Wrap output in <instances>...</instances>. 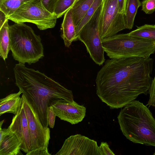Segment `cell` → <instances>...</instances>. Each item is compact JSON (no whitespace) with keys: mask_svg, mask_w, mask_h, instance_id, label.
<instances>
[{"mask_svg":"<svg viewBox=\"0 0 155 155\" xmlns=\"http://www.w3.org/2000/svg\"><path fill=\"white\" fill-rule=\"evenodd\" d=\"M61 27V36L65 46L69 48L73 41H74L76 35V27L73 20L71 8L64 15Z\"/></svg>","mask_w":155,"mask_h":155,"instance_id":"5bb4252c","label":"cell"},{"mask_svg":"<svg viewBox=\"0 0 155 155\" xmlns=\"http://www.w3.org/2000/svg\"><path fill=\"white\" fill-rule=\"evenodd\" d=\"M104 52L110 59L147 57L155 53V43L129 33L116 35L102 40Z\"/></svg>","mask_w":155,"mask_h":155,"instance_id":"5b68a950","label":"cell"},{"mask_svg":"<svg viewBox=\"0 0 155 155\" xmlns=\"http://www.w3.org/2000/svg\"><path fill=\"white\" fill-rule=\"evenodd\" d=\"M103 1V0H94L92 5L76 28V35L74 41L77 40L78 36L80 31L91 18L98 8L102 4Z\"/></svg>","mask_w":155,"mask_h":155,"instance_id":"44dd1931","label":"cell"},{"mask_svg":"<svg viewBox=\"0 0 155 155\" xmlns=\"http://www.w3.org/2000/svg\"><path fill=\"white\" fill-rule=\"evenodd\" d=\"M117 119L127 139L134 143L155 147V119L143 103L135 100L124 107Z\"/></svg>","mask_w":155,"mask_h":155,"instance_id":"3957f363","label":"cell"},{"mask_svg":"<svg viewBox=\"0 0 155 155\" xmlns=\"http://www.w3.org/2000/svg\"><path fill=\"white\" fill-rule=\"evenodd\" d=\"M9 34L12 56L19 63L31 64L44 57L41 39L30 26L15 23L9 25Z\"/></svg>","mask_w":155,"mask_h":155,"instance_id":"277c9868","label":"cell"},{"mask_svg":"<svg viewBox=\"0 0 155 155\" xmlns=\"http://www.w3.org/2000/svg\"><path fill=\"white\" fill-rule=\"evenodd\" d=\"M141 5L140 0H128L125 14L127 29H131L133 27L138 9Z\"/></svg>","mask_w":155,"mask_h":155,"instance_id":"ac0fdd59","label":"cell"},{"mask_svg":"<svg viewBox=\"0 0 155 155\" xmlns=\"http://www.w3.org/2000/svg\"><path fill=\"white\" fill-rule=\"evenodd\" d=\"M8 18L15 23H32L40 30H44L54 28L57 18L46 8L41 0H31L22 5Z\"/></svg>","mask_w":155,"mask_h":155,"instance_id":"8992f818","label":"cell"},{"mask_svg":"<svg viewBox=\"0 0 155 155\" xmlns=\"http://www.w3.org/2000/svg\"><path fill=\"white\" fill-rule=\"evenodd\" d=\"M51 106L56 116L71 124L81 122L86 115V107L74 101H70L62 99H58L54 100Z\"/></svg>","mask_w":155,"mask_h":155,"instance_id":"8fae6325","label":"cell"},{"mask_svg":"<svg viewBox=\"0 0 155 155\" xmlns=\"http://www.w3.org/2000/svg\"><path fill=\"white\" fill-rule=\"evenodd\" d=\"M94 0H79L71 7L74 22L78 27Z\"/></svg>","mask_w":155,"mask_h":155,"instance_id":"2e32d148","label":"cell"},{"mask_svg":"<svg viewBox=\"0 0 155 155\" xmlns=\"http://www.w3.org/2000/svg\"><path fill=\"white\" fill-rule=\"evenodd\" d=\"M99 147L102 155H115L106 142H101Z\"/></svg>","mask_w":155,"mask_h":155,"instance_id":"4316f807","label":"cell"},{"mask_svg":"<svg viewBox=\"0 0 155 155\" xmlns=\"http://www.w3.org/2000/svg\"><path fill=\"white\" fill-rule=\"evenodd\" d=\"M76 0H59L54 14L57 18L62 17L73 5Z\"/></svg>","mask_w":155,"mask_h":155,"instance_id":"7402d4cb","label":"cell"},{"mask_svg":"<svg viewBox=\"0 0 155 155\" xmlns=\"http://www.w3.org/2000/svg\"><path fill=\"white\" fill-rule=\"evenodd\" d=\"M15 84L37 114L42 125L48 127V107L55 100L73 101V93L38 70L18 63L13 68Z\"/></svg>","mask_w":155,"mask_h":155,"instance_id":"7a4b0ae2","label":"cell"},{"mask_svg":"<svg viewBox=\"0 0 155 155\" xmlns=\"http://www.w3.org/2000/svg\"><path fill=\"white\" fill-rule=\"evenodd\" d=\"M78 0H75V2H74V3H75V2H77V1H78Z\"/></svg>","mask_w":155,"mask_h":155,"instance_id":"f546056e","label":"cell"},{"mask_svg":"<svg viewBox=\"0 0 155 155\" xmlns=\"http://www.w3.org/2000/svg\"><path fill=\"white\" fill-rule=\"evenodd\" d=\"M55 155H102L96 141L79 134L67 138Z\"/></svg>","mask_w":155,"mask_h":155,"instance_id":"30bf717a","label":"cell"},{"mask_svg":"<svg viewBox=\"0 0 155 155\" xmlns=\"http://www.w3.org/2000/svg\"><path fill=\"white\" fill-rule=\"evenodd\" d=\"M142 10L147 14L155 11V0H143L141 2Z\"/></svg>","mask_w":155,"mask_h":155,"instance_id":"603a6c76","label":"cell"},{"mask_svg":"<svg viewBox=\"0 0 155 155\" xmlns=\"http://www.w3.org/2000/svg\"><path fill=\"white\" fill-rule=\"evenodd\" d=\"M22 92L19 90L16 93L11 94L0 100V116L5 113L16 115L22 104V99L20 96Z\"/></svg>","mask_w":155,"mask_h":155,"instance_id":"9a60e30c","label":"cell"},{"mask_svg":"<svg viewBox=\"0 0 155 155\" xmlns=\"http://www.w3.org/2000/svg\"><path fill=\"white\" fill-rule=\"evenodd\" d=\"M8 127L20 142L21 150L26 154L28 153L31 150V143L28 120L23 102L18 112L13 117L12 122Z\"/></svg>","mask_w":155,"mask_h":155,"instance_id":"7c38bea8","label":"cell"},{"mask_svg":"<svg viewBox=\"0 0 155 155\" xmlns=\"http://www.w3.org/2000/svg\"><path fill=\"white\" fill-rule=\"evenodd\" d=\"M153 60L130 57L107 60L98 72L96 94L111 109L122 108L142 94H146L152 80Z\"/></svg>","mask_w":155,"mask_h":155,"instance_id":"6da1fadb","label":"cell"},{"mask_svg":"<svg viewBox=\"0 0 155 155\" xmlns=\"http://www.w3.org/2000/svg\"><path fill=\"white\" fill-rule=\"evenodd\" d=\"M153 155H155V153L153 154Z\"/></svg>","mask_w":155,"mask_h":155,"instance_id":"4dcf8cb0","label":"cell"},{"mask_svg":"<svg viewBox=\"0 0 155 155\" xmlns=\"http://www.w3.org/2000/svg\"><path fill=\"white\" fill-rule=\"evenodd\" d=\"M45 7L49 12L54 14V11L59 0H41Z\"/></svg>","mask_w":155,"mask_h":155,"instance_id":"d4e9b609","label":"cell"},{"mask_svg":"<svg viewBox=\"0 0 155 155\" xmlns=\"http://www.w3.org/2000/svg\"><path fill=\"white\" fill-rule=\"evenodd\" d=\"M21 143L16 136L9 128L0 127V155H17L21 152Z\"/></svg>","mask_w":155,"mask_h":155,"instance_id":"4fadbf2b","label":"cell"},{"mask_svg":"<svg viewBox=\"0 0 155 155\" xmlns=\"http://www.w3.org/2000/svg\"><path fill=\"white\" fill-rule=\"evenodd\" d=\"M125 29V15L119 12L117 0H103L99 22L101 40Z\"/></svg>","mask_w":155,"mask_h":155,"instance_id":"ba28073f","label":"cell"},{"mask_svg":"<svg viewBox=\"0 0 155 155\" xmlns=\"http://www.w3.org/2000/svg\"><path fill=\"white\" fill-rule=\"evenodd\" d=\"M56 116L52 106L48 107L47 110V119L48 125L51 128L54 127Z\"/></svg>","mask_w":155,"mask_h":155,"instance_id":"484cf974","label":"cell"},{"mask_svg":"<svg viewBox=\"0 0 155 155\" xmlns=\"http://www.w3.org/2000/svg\"><path fill=\"white\" fill-rule=\"evenodd\" d=\"M128 0H117L119 12L125 15L126 7Z\"/></svg>","mask_w":155,"mask_h":155,"instance_id":"83f0119b","label":"cell"},{"mask_svg":"<svg viewBox=\"0 0 155 155\" xmlns=\"http://www.w3.org/2000/svg\"><path fill=\"white\" fill-rule=\"evenodd\" d=\"M148 93L149 94V98L147 105L149 106L155 107V75L151 81Z\"/></svg>","mask_w":155,"mask_h":155,"instance_id":"cb8c5ba5","label":"cell"},{"mask_svg":"<svg viewBox=\"0 0 155 155\" xmlns=\"http://www.w3.org/2000/svg\"><path fill=\"white\" fill-rule=\"evenodd\" d=\"M102 5L78 34L77 40L84 43L90 56L97 64L101 65L105 62L104 51L99 29V22Z\"/></svg>","mask_w":155,"mask_h":155,"instance_id":"52a82bcc","label":"cell"},{"mask_svg":"<svg viewBox=\"0 0 155 155\" xmlns=\"http://www.w3.org/2000/svg\"><path fill=\"white\" fill-rule=\"evenodd\" d=\"M9 27L8 20L0 28V56L5 61L10 50Z\"/></svg>","mask_w":155,"mask_h":155,"instance_id":"e0dca14e","label":"cell"},{"mask_svg":"<svg viewBox=\"0 0 155 155\" xmlns=\"http://www.w3.org/2000/svg\"><path fill=\"white\" fill-rule=\"evenodd\" d=\"M8 20V19L7 16L3 12L0 10V28Z\"/></svg>","mask_w":155,"mask_h":155,"instance_id":"f1b7e54d","label":"cell"},{"mask_svg":"<svg viewBox=\"0 0 155 155\" xmlns=\"http://www.w3.org/2000/svg\"><path fill=\"white\" fill-rule=\"evenodd\" d=\"M130 35L153 41L155 43V25L145 24L128 33Z\"/></svg>","mask_w":155,"mask_h":155,"instance_id":"d6986e66","label":"cell"},{"mask_svg":"<svg viewBox=\"0 0 155 155\" xmlns=\"http://www.w3.org/2000/svg\"><path fill=\"white\" fill-rule=\"evenodd\" d=\"M21 97L28 124L31 143L30 151H48L50 138V129L48 127L45 128L43 126L37 114L23 94Z\"/></svg>","mask_w":155,"mask_h":155,"instance_id":"9c48e42d","label":"cell"},{"mask_svg":"<svg viewBox=\"0 0 155 155\" xmlns=\"http://www.w3.org/2000/svg\"><path fill=\"white\" fill-rule=\"evenodd\" d=\"M31 0H0V10L8 17L24 3Z\"/></svg>","mask_w":155,"mask_h":155,"instance_id":"ffe728a7","label":"cell"}]
</instances>
